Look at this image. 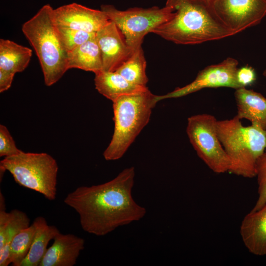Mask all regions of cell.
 I'll return each instance as SVG.
<instances>
[{
	"label": "cell",
	"mask_w": 266,
	"mask_h": 266,
	"mask_svg": "<svg viewBox=\"0 0 266 266\" xmlns=\"http://www.w3.org/2000/svg\"><path fill=\"white\" fill-rule=\"evenodd\" d=\"M135 169H123L113 179L103 184L80 186L68 193L64 202L79 215L86 232L102 236L119 227L143 218L145 207L132 196Z\"/></svg>",
	"instance_id": "6da1fadb"
},
{
	"label": "cell",
	"mask_w": 266,
	"mask_h": 266,
	"mask_svg": "<svg viewBox=\"0 0 266 266\" xmlns=\"http://www.w3.org/2000/svg\"><path fill=\"white\" fill-rule=\"evenodd\" d=\"M175 15L152 32L177 44L195 45L234 35L215 13L213 5L200 0H167Z\"/></svg>",
	"instance_id": "7a4b0ae2"
},
{
	"label": "cell",
	"mask_w": 266,
	"mask_h": 266,
	"mask_svg": "<svg viewBox=\"0 0 266 266\" xmlns=\"http://www.w3.org/2000/svg\"><path fill=\"white\" fill-rule=\"evenodd\" d=\"M49 4L43 6L22 26V31L39 60L46 86L58 81L68 69L67 51Z\"/></svg>",
	"instance_id": "3957f363"
},
{
	"label": "cell",
	"mask_w": 266,
	"mask_h": 266,
	"mask_svg": "<svg viewBox=\"0 0 266 266\" xmlns=\"http://www.w3.org/2000/svg\"><path fill=\"white\" fill-rule=\"evenodd\" d=\"M219 139L230 162L228 172L245 178L256 177V163L266 149V130L242 125L237 116L218 120Z\"/></svg>",
	"instance_id": "277c9868"
},
{
	"label": "cell",
	"mask_w": 266,
	"mask_h": 266,
	"mask_svg": "<svg viewBox=\"0 0 266 266\" xmlns=\"http://www.w3.org/2000/svg\"><path fill=\"white\" fill-rule=\"evenodd\" d=\"M157 96L149 89L122 96L113 101L114 130L103 152L107 161L122 158L141 130L149 122Z\"/></svg>",
	"instance_id": "5b68a950"
},
{
	"label": "cell",
	"mask_w": 266,
	"mask_h": 266,
	"mask_svg": "<svg viewBox=\"0 0 266 266\" xmlns=\"http://www.w3.org/2000/svg\"><path fill=\"white\" fill-rule=\"evenodd\" d=\"M0 172L8 171L21 186L43 195L50 200L56 199L58 166L46 153H25L5 157L0 162Z\"/></svg>",
	"instance_id": "8992f818"
},
{
	"label": "cell",
	"mask_w": 266,
	"mask_h": 266,
	"mask_svg": "<svg viewBox=\"0 0 266 266\" xmlns=\"http://www.w3.org/2000/svg\"><path fill=\"white\" fill-rule=\"evenodd\" d=\"M100 8L118 27L133 51L141 46L147 34L175 15L173 8L166 4L162 8L134 7L125 10H118L111 5H102Z\"/></svg>",
	"instance_id": "52a82bcc"
},
{
	"label": "cell",
	"mask_w": 266,
	"mask_h": 266,
	"mask_svg": "<svg viewBox=\"0 0 266 266\" xmlns=\"http://www.w3.org/2000/svg\"><path fill=\"white\" fill-rule=\"evenodd\" d=\"M217 121L206 113L192 116L186 132L198 157L212 171L220 174L229 171L230 162L218 136Z\"/></svg>",
	"instance_id": "ba28073f"
},
{
	"label": "cell",
	"mask_w": 266,
	"mask_h": 266,
	"mask_svg": "<svg viewBox=\"0 0 266 266\" xmlns=\"http://www.w3.org/2000/svg\"><path fill=\"white\" fill-rule=\"evenodd\" d=\"M238 65L237 60L228 57L219 64L208 66L200 70L189 84L164 95L157 96L158 101L182 97L205 88L227 87L236 90L242 87L236 78Z\"/></svg>",
	"instance_id": "9c48e42d"
},
{
	"label": "cell",
	"mask_w": 266,
	"mask_h": 266,
	"mask_svg": "<svg viewBox=\"0 0 266 266\" xmlns=\"http://www.w3.org/2000/svg\"><path fill=\"white\" fill-rule=\"evenodd\" d=\"M213 7L234 34L258 25L266 15L265 0H215Z\"/></svg>",
	"instance_id": "30bf717a"
},
{
	"label": "cell",
	"mask_w": 266,
	"mask_h": 266,
	"mask_svg": "<svg viewBox=\"0 0 266 266\" xmlns=\"http://www.w3.org/2000/svg\"><path fill=\"white\" fill-rule=\"evenodd\" d=\"M53 16L57 26L96 33L109 21L101 9L96 10L72 3L53 9Z\"/></svg>",
	"instance_id": "8fae6325"
},
{
	"label": "cell",
	"mask_w": 266,
	"mask_h": 266,
	"mask_svg": "<svg viewBox=\"0 0 266 266\" xmlns=\"http://www.w3.org/2000/svg\"><path fill=\"white\" fill-rule=\"evenodd\" d=\"M103 63V70L115 71L131 56L133 50L116 24L110 21L96 33Z\"/></svg>",
	"instance_id": "7c38bea8"
},
{
	"label": "cell",
	"mask_w": 266,
	"mask_h": 266,
	"mask_svg": "<svg viewBox=\"0 0 266 266\" xmlns=\"http://www.w3.org/2000/svg\"><path fill=\"white\" fill-rule=\"evenodd\" d=\"M47 250L39 266H73L84 248L83 238L73 234L58 233Z\"/></svg>",
	"instance_id": "4fadbf2b"
},
{
	"label": "cell",
	"mask_w": 266,
	"mask_h": 266,
	"mask_svg": "<svg viewBox=\"0 0 266 266\" xmlns=\"http://www.w3.org/2000/svg\"><path fill=\"white\" fill-rule=\"evenodd\" d=\"M240 234L244 245L256 256L266 255V202L259 209L251 210L243 218Z\"/></svg>",
	"instance_id": "5bb4252c"
},
{
	"label": "cell",
	"mask_w": 266,
	"mask_h": 266,
	"mask_svg": "<svg viewBox=\"0 0 266 266\" xmlns=\"http://www.w3.org/2000/svg\"><path fill=\"white\" fill-rule=\"evenodd\" d=\"M234 98L237 109L236 116L266 130V98L244 87L235 90Z\"/></svg>",
	"instance_id": "9a60e30c"
},
{
	"label": "cell",
	"mask_w": 266,
	"mask_h": 266,
	"mask_svg": "<svg viewBox=\"0 0 266 266\" xmlns=\"http://www.w3.org/2000/svg\"><path fill=\"white\" fill-rule=\"evenodd\" d=\"M94 82L97 91L112 102L122 96L138 93L148 89L131 83L116 71L97 72Z\"/></svg>",
	"instance_id": "2e32d148"
},
{
	"label": "cell",
	"mask_w": 266,
	"mask_h": 266,
	"mask_svg": "<svg viewBox=\"0 0 266 266\" xmlns=\"http://www.w3.org/2000/svg\"><path fill=\"white\" fill-rule=\"evenodd\" d=\"M68 68H78L95 73L103 70L101 51L96 35L67 52Z\"/></svg>",
	"instance_id": "e0dca14e"
},
{
	"label": "cell",
	"mask_w": 266,
	"mask_h": 266,
	"mask_svg": "<svg viewBox=\"0 0 266 266\" xmlns=\"http://www.w3.org/2000/svg\"><path fill=\"white\" fill-rule=\"evenodd\" d=\"M34 221L36 224L35 235L28 254L20 266H39L48 243L60 233L55 226L48 225L42 216L37 217Z\"/></svg>",
	"instance_id": "ac0fdd59"
},
{
	"label": "cell",
	"mask_w": 266,
	"mask_h": 266,
	"mask_svg": "<svg viewBox=\"0 0 266 266\" xmlns=\"http://www.w3.org/2000/svg\"><path fill=\"white\" fill-rule=\"evenodd\" d=\"M32 50L8 39H0V69L13 73L20 72L28 66Z\"/></svg>",
	"instance_id": "d6986e66"
},
{
	"label": "cell",
	"mask_w": 266,
	"mask_h": 266,
	"mask_svg": "<svg viewBox=\"0 0 266 266\" xmlns=\"http://www.w3.org/2000/svg\"><path fill=\"white\" fill-rule=\"evenodd\" d=\"M27 214L18 209L6 211L5 199L0 193V248L10 243L15 235L30 225Z\"/></svg>",
	"instance_id": "ffe728a7"
},
{
	"label": "cell",
	"mask_w": 266,
	"mask_h": 266,
	"mask_svg": "<svg viewBox=\"0 0 266 266\" xmlns=\"http://www.w3.org/2000/svg\"><path fill=\"white\" fill-rule=\"evenodd\" d=\"M146 62L141 47L134 50L129 58L115 71L132 83L146 87Z\"/></svg>",
	"instance_id": "44dd1931"
},
{
	"label": "cell",
	"mask_w": 266,
	"mask_h": 266,
	"mask_svg": "<svg viewBox=\"0 0 266 266\" xmlns=\"http://www.w3.org/2000/svg\"><path fill=\"white\" fill-rule=\"evenodd\" d=\"M36 230L34 221L27 228L22 230L12 239L10 242L11 264L20 266L31 248Z\"/></svg>",
	"instance_id": "7402d4cb"
},
{
	"label": "cell",
	"mask_w": 266,
	"mask_h": 266,
	"mask_svg": "<svg viewBox=\"0 0 266 266\" xmlns=\"http://www.w3.org/2000/svg\"><path fill=\"white\" fill-rule=\"evenodd\" d=\"M57 27L61 39L67 52L89 40L96 33Z\"/></svg>",
	"instance_id": "603a6c76"
},
{
	"label": "cell",
	"mask_w": 266,
	"mask_h": 266,
	"mask_svg": "<svg viewBox=\"0 0 266 266\" xmlns=\"http://www.w3.org/2000/svg\"><path fill=\"white\" fill-rule=\"evenodd\" d=\"M256 177L257 178L258 196L252 210L260 208L266 202V149L257 160Z\"/></svg>",
	"instance_id": "cb8c5ba5"
},
{
	"label": "cell",
	"mask_w": 266,
	"mask_h": 266,
	"mask_svg": "<svg viewBox=\"0 0 266 266\" xmlns=\"http://www.w3.org/2000/svg\"><path fill=\"white\" fill-rule=\"evenodd\" d=\"M16 146L12 136L7 128L0 125V156L5 157L16 155L21 153Z\"/></svg>",
	"instance_id": "d4e9b609"
},
{
	"label": "cell",
	"mask_w": 266,
	"mask_h": 266,
	"mask_svg": "<svg viewBox=\"0 0 266 266\" xmlns=\"http://www.w3.org/2000/svg\"><path fill=\"white\" fill-rule=\"evenodd\" d=\"M236 78L241 87H246L252 85L255 82L257 75L254 68L246 65L238 68Z\"/></svg>",
	"instance_id": "484cf974"
},
{
	"label": "cell",
	"mask_w": 266,
	"mask_h": 266,
	"mask_svg": "<svg viewBox=\"0 0 266 266\" xmlns=\"http://www.w3.org/2000/svg\"><path fill=\"white\" fill-rule=\"evenodd\" d=\"M15 74L0 69V92L7 90L11 86Z\"/></svg>",
	"instance_id": "4316f807"
},
{
	"label": "cell",
	"mask_w": 266,
	"mask_h": 266,
	"mask_svg": "<svg viewBox=\"0 0 266 266\" xmlns=\"http://www.w3.org/2000/svg\"><path fill=\"white\" fill-rule=\"evenodd\" d=\"M11 264L10 243H7L0 248V266H7Z\"/></svg>",
	"instance_id": "83f0119b"
},
{
	"label": "cell",
	"mask_w": 266,
	"mask_h": 266,
	"mask_svg": "<svg viewBox=\"0 0 266 266\" xmlns=\"http://www.w3.org/2000/svg\"><path fill=\"white\" fill-rule=\"evenodd\" d=\"M209 4L213 5V2L215 0H200Z\"/></svg>",
	"instance_id": "f1b7e54d"
},
{
	"label": "cell",
	"mask_w": 266,
	"mask_h": 266,
	"mask_svg": "<svg viewBox=\"0 0 266 266\" xmlns=\"http://www.w3.org/2000/svg\"><path fill=\"white\" fill-rule=\"evenodd\" d=\"M263 74L264 76L266 77V69L264 71Z\"/></svg>",
	"instance_id": "f546056e"
},
{
	"label": "cell",
	"mask_w": 266,
	"mask_h": 266,
	"mask_svg": "<svg viewBox=\"0 0 266 266\" xmlns=\"http://www.w3.org/2000/svg\"><path fill=\"white\" fill-rule=\"evenodd\" d=\"M266 1V0H265Z\"/></svg>",
	"instance_id": "4dcf8cb0"
}]
</instances>
